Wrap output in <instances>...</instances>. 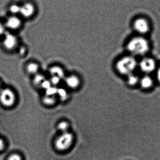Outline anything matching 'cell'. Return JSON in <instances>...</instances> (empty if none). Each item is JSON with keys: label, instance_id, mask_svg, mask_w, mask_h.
I'll return each instance as SVG.
<instances>
[{"label": "cell", "instance_id": "obj_21", "mask_svg": "<svg viewBox=\"0 0 160 160\" xmlns=\"http://www.w3.org/2000/svg\"><path fill=\"white\" fill-rule=\"evenodd\" d=\"M21 5L17 4H13L11 5L9 7V11L14 16L19 14L20 11Z\"/></svg>", "mask_w": 160, "mask_h": 160}, {"label": "cell", "instance_id": "obj_20", "mask_svg": "<svg viewBox=\"0 0 160 160\" xmlns=\"http://www.w3.org/2000/svg\"><path fill=\"white\" fill-rule=\"evenodd\" d=\"M57 90H58V87H57L53 86H52L48 88V89L45 90V95H48V96H55L57 95Z\"/></svg>", "mask_w": 160, "mask_h": 160}, {"label": "cell", "instance_id": "obj_26", "mask_svg": "<svg viewBox=\"0 0 160 160\" xmlns=\"http://www.w3.org/2000/svg\"><path fill=\"white\" fill-rule=\"evenodd\" d=\"M157 78H158V80L160 82V67L158 70V73H157Z\"/></svg>", "mask_w": 160, "mask_h": 160}, {"label": "cell", "instance_id": "obj_7", "mask_svg": "<svg viewBox=\"0 0 160 160\" xmlns=\"http://www.w3.org/2000/svg\"><path fill=\"white\" fill-rule=\"evenodd\" d=\"M140 68L142 72L150 73L156 69V62L151 58H145L140 63Z\"/></svg>", "mask_w": 160, "mask_h": 160}, {"label": "cell", "instance_id": "obj_12", "mask_svg": "<svg viewBox=\"0 0 160 160\" xmlns=\"http://www.w3.org/2000/svg\"><path fill=\"white\" fill-rule=\"evenodd\" d=\"M18 43L17 37L11 33L5 35L3 40V45L8 50L14 48Z\"/></svg>", "mask_w": 160, "mask_h": 160}, {"label": "cell", "instance_id": "obj_16", "mask_svg": "<svg viewBox=\"0 0 160 160\" xmlns=\"http://www.w3.org/2000/svg\"><path fill=\"white\" fill-rule=\"evenodd\" d=\"M70 127V124L69 121L67 120H60L57 123L56 125L57 129L61 132V133H64V132H68L69 128Z\"/></svg>", "mask_w": 160, "mask_h": 160}, {"label": "cell", "instance_id": "obj_17", "mask_svg": "<svg viewBox=\"0 0 160 160\" xmlns=\"http://www.w3.org/2000/svg\"><path fill=\"white\" fill-rule=\"evenodd\" d=\"M140 84L142 88L145 89L150 88L153 84V79L149 76H146L140 80Z\"/></svg>", "mask_w": 160, "mask_h": 160}, {"label": "cell", "instance_id": "obj_6", "mask_svg": "<svg viewBox=\"0 0 160 160\" xmlns=\"http://www.w3.org/2000/svg\"><path fill=\"white\" fill-rule=\"evenodd\" d=\"M16 100V95L10 88H5L0 90V102L3 106L11 107L15 104Z\"/></svg>", "mask_w": 160, "mask_h": 160}, {"label": "cell", "instance_id": "obj_23", "mask_svg": "<svg viewBox=\"0 0 160 160\" xmlns=\"http://www.w3.org/2000/svg\"><path fill=\"white\" fill-rule=\"evenodd\" d=\"M5 30V26L4 24L0 21V36L4 33Z\"/></svg>", "mask_w": 160, "mask_h": 160}, {"label": "cell", "instance_id": "obj_10", "mask_svg": "<svg viewBox=\"0 0 160 160\" xmlns=\"http://www.w3.org/2000/svg\"><path fill=\"white\" fill-rule=\"evenodd\" d=\"M22 24V21L20 18L16 16H12L8 18L4 25L5 27L11 30H17L20 28Z\"/></svg>", "mask_w": 160, "mask_h": 160}, {"label": "cell", "instance_id": "obj_3", "mask_svg": "<svg viewBox=\"0 0 160 160\" xmlns=\"http://www.w3.org/2000/svg\"><path fill=\"white\" fill-rule=\"evenodd\" d=\"M61 133L55 141V147L60 151H65L71 147L74 140V136L69 132Z\"/></svg>", "mask_w": 160, "mask_h": 160}, {"label": "cell", "instance_id": "obj_22", "mask_svg": "<svg viewBox=\"0 0 160 160\" xmlns=\"http://www.w3.org/2000/svg\"><path fill=\"white\" fill-rule=\"evenodd\" d=\"M8 160H22L21 157L18 154H12L8 158Z\"/></svg>", "mask_w": 160, "mask_h": 160}, {"label": "cell", "instance_id": "obj_5", "mask_svg": "<svg viewBox=\"0 0 160 160\" xmlns=\"http://www.w3.org/2000/svg\"><path fill=\"white\" fill-rule=\"evenodd\" d=\"M36 5L32 2H27L20 6V15L23 18L31 19L34 18L37 13Z\"/></svg>", "mask_w": 160, "mask_h": 160}, {"label": "cell", "instance_id": "obj_2", "mask_svg": "<svg viewBox=\"0 0 160 160\" xmlns=\"http://www.w3.org/2000/svg\"><path fill=\"white\" fill-rule=\"evenodd\" d=\"M149 47L147 40L141 37L133 38L129 41L127 46L129 52L137 55L145 54L148 51Z\"/></svg>", "mask_w": 160, "mask_h": 160}, {"label": "cell", "instance_id": "obj_27", "mask_svg": "<svg viewBox=\"0 0 160 160\" xmlns=\"http://www.w3.org/2000/svg\"><path fill=\"white\" fill-rule=\"evenodd\" d=\"M0 89H1V83H0Z\"/></svg>", "mask_w": 160, "mask_h": 160}, {"label": "cell", "instance_id": "obj_15", "mask_svg": "<svg viewBox=\"0 0 160 160\" xmlns=\"http://www.w3.org/2000/svg\"><path fill=\"white\" fill-rule=\"evenodd\" d=\"M48 78L46 75L43 73L39 72L37 75L33 76L32 79V83L35 87L40 88V86L46 79Z\"/></svg>", "mask_w": 160, "mask_h": 160}, {"label": "cell", "instance_id": "obj_9", "mask_svg": "<svg viewBox=\"0 0 160 160\" xmlns=\"http://www.w3.org/2000/svg\"><path fill=\"white\" fill-rule=\"evenodd\" d=\"M48 73L49 77H56L63 80L66 77L65 70L63 67L58 64L51 66L48 69Z\"/></svg>", "mask_w": 160, "mask_h": 160}, {"label": "cell", "instance_id": "obj_13", "mask_svg": "<svg viewBox=\"0 0 160 160\" xmlns=\"http://www.w3.org/2000/svg\"><path fill=\"white\" fill-rule=\"evenodd\" d=\"M59 101L55 96H48L44 94L41 98L42 104L47 107H52L55 106Z\"/></svg>", "mask_w": 160, "mask_h": 160}, {"label": "cell", "instance_id": "obj_11", "mask_svg": "<svg viewBox=\"0 0 160 160\" xmlns=\"http://www.w3.org/2000/svg\"><path fill=\"white\" fill-rule=\"evenodd\" d=\"M70 91L65 86L58 87L56 95L58 101L62 102H67L70 98Z\"/></svg>", "mask_w": 160, "mask_h": 160}, {"label": "cell", "instance_id": "obj_19", "mask_svg": "<svg viewBox=\"0 0 160 160\" xmlns=\"http://www.w3.org/2000/svg\"><path fill=\"white\" fill-rule=\"evenodd\" d=\"M48 79L52 85L53 86L58 87L60 86L61 84L63 82V80L58 77H49Z\"/></svg>", "mask_w": 160, "mask_h": 160}, {"label": "cell", "instance_id": "obj_18", "mask_svg": "<svg viewBox=\"0 0 160 160\" xmlns=\"http://www.w3.org/2000/svg\"><path fill=\"white\" fill-rule=\"evenodd\" d=\"M139 82H140V79L137 75H134L132 73L128 76L127 83L129 85L133 86L137 84Z\"/></svg>", "mask_w": 160, "mask_h": 160}, {"label": "cell", "instance_id": "obj_25", "mask_svg": "<svg viewBox=\"0 0 160 160\" xmlns=\"http://www.w3.org/2000/svg\"><path fill=\"white\" fill-rule=\"evenodd\" d=\"M20 52L21 54H24V53L26 52V49L24 47H22L20 49Z\"/></svg>", "mask_w": 160, "mask_h": 160}, {"label": "cell", "instance_id": "obj_8", "mask_svg": "<svg viewBox=\"0 0 160 160\" xmlns=\"http://www.w3.org/2000/svg\"><path fill=\"white\" fill-rule=\"evenodd\" d=\"M133 27L135 31L141 34L147 33L149 31V23L144 18H139L135 21Z\"/></svg>", "mask_w": 160, "mask_h": 160}, {"label": "cell", "instance_id": "obj_14", "mask_svg": "<svg viewBox=\"0 0 160 160\" xmlns=\"http://www.w3.org/2000/svg\"><path fill=\"white\" fill-rule=\"evenodd\" d=\"M40 65L38 62H31L27 64L26 70L29 75L35 76L40 72Z\"/></svg>", "mask_w": 160, "mask_h": 160}, {"label": "cell", "instance_id": "obj_4", "mask_svg": "<svg viewBox=\"0 0 160 160\" xmlns=\"http://www.w3.org/2000/svg\"><path fill=\"white\" fill-rule=\"evenodd\" d=\"M64 86L70 91H75L79 89L82 86L81 77L76 73L66 75L63 80Z\"/></svg>", "mask_w": 160, "mask_h": 160}, {"label": "cell", "instance_id": "obj_24", "mask_svg": "<svg viewBox=\"0 0 160 160\" xmlns=\"http://www.w3.org/2000/svg\"><path fill=\"white\" fill-rule=\"evenodd\" d=\"M4 147V144L3 141L2 139H0V151L3 149Z\"/></svg>", "mask_w": 160, "mask_h": 160}, {"label": "cell", "instance_id": "obj_1", "mask_svg": "<svg viewBox=\"0 0 160 160\" xmlns=\"http://www.w3.org/2000/svg\"><path fill=\"white\" fill-rule=\"evenodd\" d=\"M137 66L136 59L132 56H126L118 59L115 64V68L118 73L128 76L133 73Z\"/></svg>", "mask_w": 160, "mask_h": 160}]
</instances>
